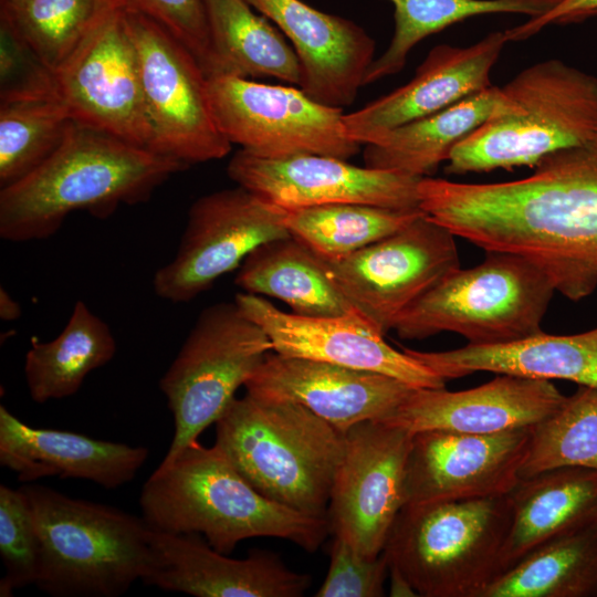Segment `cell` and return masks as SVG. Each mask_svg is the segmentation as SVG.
I'll list each match as a JSON object with an SVG mask.
<instances>
[{
    "label": "cell",
    "mask_w": 597,
    "mask_h": 597,
    "mask_svg": "<svg viewBox=\"0 0 597 597\" xmlns=\"http://www.w3.org/2000/svg\"><path fill=\"white\" fill-rule=\"evenodd\" d=\"M499 87H490L431 115L389 130L365 145L366 167L428 177L447 161L453 147L491 114Z\"/></svg>",
    "instance_id": "obj_28"
},
{
    "label": "cell",
    "mask_w": 597,
    "mask_h": 597,
    "mask_svg": "<svg viewBox=\"0 0 597 597\" xmlns=\"http://www.w3.org/2000/svg\"><path fill=\"white\" fill-rule=\"evenodd\" d=\"M186 165L122 138L74 123L38 168L0 190V237L28 242L52 237L66 217L98 219L122 205L147 201Z\"/></svg>",
    "instance_id": "obj_2"
},
{
    "label": "cell",
    "mask_w": 597,
    "mask_h": 597,
    "mask_svg": "<svg viewBox=\"0 0 597 597\" xmlns=\"http://www.w3.org/2000/svg\"><path fill=\"white\" fill-rule=\"evenodd\" d=\"M509 494L405 505L383 554L422 597H482L502 573Z\"/></svg>",
    "instance_id": "obj_7"
},
{
    "label": "cell",
    "mask_w": 597,
    "mask_h": 597,
    "mask_svg": "<svg viewBox=\"0 0 597 597\" xmlns=\"http://www.w3.org/2000/svg\"><path fill=\"white\" fill-rule=\"evenodd\" d=\"M421 210L484 251L527 258L577 302L597 289V134L552 153L532 175L470 184L423 177Z\"/></svg>",
    "instance_id": "obj_1"
},
{
    "label": "cell",
    "mask_w": 597,
    "mask_h": 597,
    "mask_svg": "<svg viewBox=\"0 0 597 597\" xmlns=\"http://www.w3.org/2000/svg\"><path fill=\"white\" fill-rule=\"evenodd\" d=\"M597 134V77L561 60L524 69L489 117L451 150L447 174L488 172L536 164Z\"/></svg>",
    "instance_id": "obj_4"
},
{
    "label": "cell",
    "mask_w": 597,
    "mask_h": 597,
    "mask_svg": "<svg viewBox=\"0 0 597 597\" xmlns=\"http://www.w3.org/2000/svg\"><path fill=\"white\" fill-rule=\"evenodd\" d=\"M291 41L301 65L298 87L317 103L344 108L364 85L375 40L352 20L301 0H247Z\"/></svg>",
    "instance_id": "obj_23"
},
{
    "label": "cell",
    "mask_w": 597,
    "mask_h": 597,
    "mask_svg": "<svg viewBox=\"0 0 597 597\" xmlns=\"http://www.w3.org/2000/svg\"><path fill=\"white\" fill-rule=\"evenodd\" d=\"M74 123L50 80L44 85L2 91L0 188L19 181L45 161Z\"/></svg>",
    "instance_id": "obj_32"
},
{
    "label": "cell",
    "mask_w": 597,
    "mask_h": 597,
    "mask_svg": "<svg viewBox=\"0 0 597 597\" xmlns=\"http://www.w3.org/2000/svg\"><path fill=\"white\" fill-rule=\"evenodd\" d=\"M389 575L387 558L359 555L346 541L334 536L326 577L316 597H381Z\"/></svg>",
    "instance_id": "obj_39"
},
{
    "label": "cell",
    "mask_w": 597,
    "mask_h": 597,
    "mask_svg": "<svg viewBox=\"0 0 597 597\" xmlns=\"http://www.w3.org/2000/svg\"><path fill=\"white\" fill-rule=\"evenodd\" d=\"M412 434L379 420L345 432V448L327 505L329 532L359 555L378 557L405 506V475Z\"/></svg>",
    "instance_id": "obj_15"
},
{
    "label": "cell",
    "mask_w": 597,
    "mask_h": 597,
    "mask_svg": "<svg viewBox=\"0 0 597 597\" xmlns=\"http://www.w3.org/2000/svg\"><path fill=\"white\" fill-rule=\"evenodd\" d=\"M17 1H20V0H1V2H17Z\"/></svg>",
    "instance_id": "obj_43"
},
{
    "label": "cell",
    "mask_w": 597,
    "mask_h": 597,
    "mask_svg": "<svg viewBox=\"0 0 597 597\" xmlns=\"http://www.w3.org/2000/svg\"><path fill=\"white\" fill-rule=\"evenodd\" d=\"M392 3L395 29L385 52L370 64L364 85L399 73L410 51L425 38L468 18L520 13L531 18L551 10L559 0H387Z\"/></svg>",
    "instance_id": "obj_34"
},
{
    "label": "cell",
    "mask_w": 597,
    "mask_h": 597,
    "mask_svg": "<svg viewBox=\"0 0 597 597\" xmlns=\"http://www.w3.org/2000/svg\"><path fill=\"white\" fill-rule=\"evenodd\" d=\"M390 596H418L408 582L396 570L389 569Z\"/></svg>",
    "instance_id": "obj_42"
},
{
    "label": "cell",
    "mask_w": 597,
    "mask_h": 597,
    "mask_svg": "<svg viewBox=\"0 0 597 597\" xmlns=\"http://www.w3.org/2000/svg\"><path fill=\"white\" fill-rule=\"evenodd\" d=\"M116 341L109 326L83 301H77L63 331L50 342L31 339L24 376L38 404L70 397L86 376L111 362Z\"/></svg>",
    "instance_id": "obj_29"
},
{
    "label": "cell",
    "mask_w": 597,
    "mask_h": 597,
    "mask_svg": "<svg viewBox=\"0 0 597 597\" xmlns=\"http://www.w3.org/2000/svg\"><path fill=\"white\" fill-rule=\"evenodd\" d=\"M511 523L502 572L535 547L597 522V471L562 467L520 479L509 493Z\"/></svg>",
    "instance_id": "obj_26"
},
{
    "label": "cell",
    "mask_w": 597,
    "mask_h": 597,
    "mask_svg": "<svg viewBox=\"0 0 597 597\" xmlns=\"http://www.w3.org/2000/svg\"><path fill=\"white\" fill-rule=\"evenodd\" d=\"M126 11L139 13L160 25L196 57L206 76L219 75L211 42L206 0H111Z\"/></svg>",
    "instance_id": "obj_38"
},
{
    "label": "cell",
    "mask_w": 597,
    "mask_h": 597,
    "mask_svg": "<svg viewBox=\"0 0 597 597\" xmlns=\"http://www.w3.org/2000/svg\"><path fill=\"white\" fill-rule=\"evenodd\" d=\"M49 76L75 123L154 151L138 57L121 7L109 3Z\"/></svg>",
    "instance_id": "obj_12"
},
{
    "label": "cell",
    "mask_w": 597,
    "mask_h": 597,
    "mask_svg": "<svg viewBox=\"0 0 597 597\" xmlns=\"http://www.w3.org/2000/svg\"><path fill=\"white\" fill-rule=\"evenodd\" d=\"M425 213L420 208L331 203L286 210L285 224L317 256L335 259L397 232Z\"/></svg>",
    "instance_id": "obj_33"
},
{
    "label": "cell",
    "mask_w": 597,
    "mask_h": 597,
    "mask_svg": "<svg viewBox=\"0 0 597 597\" xmlns=\"http://www.w3.org/2000/svg\"><path fill=\"white\" fill-rule=\"evenodd\" d=\"M251 396L300 404L346 432L390 415L415 387L379 373L269 353L247 380Z\"/></svg>",
    "instance_id": "obj_19"
},
{
    "label": "cell",
    "mask_w": 597,
    "mask_h": 597,
    "mask_svg": "<svg viewBox=\"0 0 597 597\" xmlns=\"http://www.w3.org/2000/svg\"><path fill=\"white\" fill-rule=\"evenodd\" d=\"M147 458L145 447L30 427L0 406V464L15 472L21 482L59 476L111 490L132 481Z\"/></svg>",
    "instance_id": "obj_24"
},
{
    "label": "cell",
    "mask_w": 597,
    "mask_h": 597,
    "mask_svg": "<svg viewBox=\"0 0 597 597\" xmlns=\"http://www.w3.org/2000/svg\"><path fill=\"white\" fill-rule=\"evenodd\" d=\"M482 262L457 269L413 301L394 331L404 339L451 332L474 345L505 344L542 331L556 292L548 275L525 256L485 251Z\"/></svg>",
    "instance_id": "obj_8"
},
{
    "label": "cell",
    "mask_w": 597,
    "mask_h": 597,
    "mask_svg": "<svg viewBox=\"0 0 597 597\" xmlns=\"http://www.w3.org/2000/svg\"><path fill=\"white\" fill-rule=\"evenodd\" d=\"M454 237L425 213L360 250L318 259L337 289L385 336L406 307L461 268Z\"/></svg>",
    "instance_id": "obj_13"
},
{
    "label": "cell",
    "mask_w": 597,
    "mask_h": 597,
    "mask_svg": "<svg viewBox=\"0 0 597 597\" xmlns=\"http://www.w3.org/2000/svg\"><path fill=\"white\" fill-rule=\"evenodd\" d=\"M208 94L222 135L252 155L347 160L359 150L345 132L343 108L317 103L301 88L219 75L208 78Z\"/></svg>",
    "instance_id": "obj_11"
},
{
    "label": "cell",
    "mask_w": 597,
    "mask_h": 597,
    "mask_svg": "<svg viewBox=\"0 0 597 597\" xmlns=\"http://www.w3.org/2000/svg\"><path fill=\"white\" fill-rule=\"evenodd\" d=\"M124 12L138 57L153 150L187 167L226 157L232 144L217 126L208 77L196 57L153 20Z\"/></svg>",
    "instance_id": "obj_10"
},
{
    "label": "cell",
    "mask_w": 597,
    "mask_h": 597,
    "mask_svg": "<svg viewBox=\"0 0 597 597\" xmlns=\"http://www.w3.org/2000/svg\"><path fill=\"white\" fill-rule=\"evenodd\" d=\"M401 349L446 381L490 371L597 388V327L570 335L541 332L505 344H468L442 352Z\"/></svg>",
    "instance_id": "obj_25"
},
{
    "label": "cell",
    "mask_w": 597,
    "mask_h": 597,
    "mask_svg": "<svg viewBox=\"0 0 597 597\" xmlns=\"http://www.w3.org/2000/svg\"><path fill=\"white\" fill-rule=\"evenodd\" d=\"M111 0L1 2V17L40 64L53 72L91 30Z\"/></svg>",
    "instance_id": "obj_36"
},
{
    "label": "cell",
    "mask_w": 597,
    "mask_h": 597,
    "mask_svg": "<svg viewBox=\"0 0 597 597\" xmlns=\"http://www.w3.org/2000/svg\"><path fill=\"white\" fill-rule=\"evenodd\" d=\"M530 440L531 427L493 434L413 433L405 505L509 494L520 480Z\"/></svg>",
    "instance_id": "obj_17"
},
{
    "label": "cell",
    "mask_w": 597,
    "mask_h": 597,
    "mask_svg": "<svg viewBox=\"0 0 597 597\" xmlns=\"http://www.w3.org/2000/svg\"><path fill=\"white\" fill-rule=\"evenodd\" d=\"M142 582L196 597H301L310 574L290 569L270 551L237 559L219 553L199 534L151 528L150 558Z\"/></svg>",
    "instance_id": "obj_20"
},
{
    "label": "cell",
    "mask_w": 597,
    "mask_h": 597,
    "mask_svg": "<svg viewBox=\"0 0 597 597\" xmlns=\"http://www.w3.org/2000/svg\"><path fill=\"white\" fill-rule=\"evenodd\" d=\"M482 597H597V522L535 547Z\"/></svg>",
    "instance_id": "obj_31"
},
{
    "label": "cell",
    "mask_w": 597,
    "mask_h": 597,
    "mask_svg": "<svg viewBox=\"0 0 597 597\" xmlns=\"http://www.w3.org/2000/svg\"><path fill=\"white\" fill-rule=\"evenodd\" d=\"M206 8L219 75L274 77L300 85L301 65L293 46L247 0H206Z\"/></svg>",
    "instance_id": "obj_30"
},
{
    "label": "cell",
    "mask_w": 597,
    "mask_h": 597,
    "mask_svg": "<svg viewBox=\"0 0 597 597\" xmlns=\"http://www.w3.org/2000/svg\"><path fill=\"white\" fill-rule=\"evenodd\" d=\"M0 555L4 576L0 596L36 584L41 544L28 496L21 488L0 485Z\"/></svg>",
    "instance_id": "obj_37"
},
{
    "label": "cell",
    "mask_w": 597,
    "mask_h": 597,
    "mask_svg": "<svg viewBox=\"0 0 597 597\" xmlns=\"http://www.w3.org/2000/svg\"><path fill=\"white\" fill-rule=\"evenodd\" d=\"M227 174L238 186L285 210L331 203L420 208L421 178L359 167L332 156L271 159L240 149L230 159Z\"/></svg>",
    "instance_id": "obj_16"
},
{
    "label": "cell",
    "mask_w": 597,
    "mask_h": 597,
    "mask_svg": "<svg viewBox=\"0 0 597 597\" xmlns=\"http://www.w3.org/2000/svg\"><path fill=\"white\" fill-rule=\"evenodd\" d=\"M20 488L40 537L39 589L54 597H118L143 579L151 535L143 516L44 485Z\"/></svg>",
    "instance_id": "obj_6"
},
{
    "label": "cell",
    "mask_w": 597,
    "mask_h": 597,
    "mask_svg": "<svg viewBox=\"0 0 597 597\" xmlns=\"http://www.w3.org/2000/svg\"><path fill=\"white\" fill-rule=\"evenodd\" d=\"M139 505L150 528L201 534L230 554L244 540L268 536L315 552L329 533L327 517L286 507L260 493L213 444L198 441L145 482Z\"/></svg>",
    "instance_id": "obj_3"
},
{
    "label": "cell",
    "mask_w": 597,
    "mask_h": 597,
    "mask_svg": "<svg viewBox=\"0 0 597 597\" xmlns=\"http://www.w3.org/2000/svg\"><path fill=\"white\" fill-rule=\"evenodd\" d=\"M273 352L272 343L235 302L207 306L159 381L174 417L170 463L226 411L240 386Z\"/></svg>",
    "instance_id": "obj_9"
},
{
    "label": "cell",
    "mask_w": 597,
    "mask_h": 597,
    "mask_svg": "<svg viewBox=\"0 0 597 597\" xmlns=\"http://www.w3.org/2000/svg\"><path fill=\"white\" fill-rule=\"evenodd\" d=\"M565 398L551 380L498 374L489 383L460 391L412 388L379 421L411 433L441 430L493 434L541 422Z\"/></svg>",
    "instance_id": "obj_21"
},
{
    "label": "cell",
    "mask_w": 597,
    "mask_h": 597,
    "mask_svg": "<svg viewBox=\"0 0 597 597\" xmlns=\"http://www.w3.org/2000/svg\"><path fill=\"white\" fill-rule=\"evenodd\" d=\"M562 467L597 471V388L578 386L552 415L531 427L520 479Z\"/></svg>",
    "instance_id": "obj_35"
},
{
    "label": "cell",
    "mask_w": 597,
    "mask_h": 597,
    "mask_svg": "<svg viewBox=\"0 0 597 597\" xmlns=\"http://www.w3.org/2000/svg\"><path fill=\"white\" fill-rule=\"evenodd\" d=\"M21 316L20 304L3 287L0 289V317L3 321H15Z\"/></svg>",
    "instance_id": "obj_41"
},
{
    "label": "cell",
    "mask_w": 597,
    "mask_h": 597,
    "mask_svg": "<svg viewBox=\"0 0 597 597\" xmlns=\"http://www.w3.org/2000/svg\"><path fill=\"white\" fill-rule=\"evenodd\" d=\"M597 17V0H559L547 12L505 30L506 40L523 41L552 24H570Z\"/></svg>",
    "instance_id": "obj_40"
},
{
    "label": "cell",
    "mask_w": 597,
    "mask_h": 597,
    "mask_svg": "<svg viewBox=\"0 0 597 597\" xmlns=\"http://www.w3.org/2000/svg\"><path fill=\"white\" fill-rule=\"evenodd\" d=\"M285 213L241 186L198 198L174 259L154 275V292L172 303L192 301L263 243L291 235Z\"/></svg>",
    "instance_id": "obj_14"
},
{
    "label": "cell",
    "mask_w": 597,
    "mask_h": 597,
    "mask_svg": "<svg viewBox=\"0 0 597 597\" xmlns=\"http://www.w3.org/2000/svg\"><path fill=\"white\" fill-rule=\"evenodd\" d=\"M241 312L269 336L273 352L379 373L415 388H443L446 380L422 363L391 347L358 315L308 317L285 313L263 296L238 293Z\"/></svg>",
    "instance_id": "obj_18"
},
{
    "label": "cell",
    "mask_w": 597,
    "mask_h": 597,
    "mask_svg": "<svg viewBox=\"0 0 597 597\" xmlns=\"http://www.w3.org/2000/svg\"><path fill=\"white\" fill-rule=\"evenodd\" d=\"M506 42L505 31H495L469 46H434L407 84L344 114L347 136L359 145L375 143L391 129L490 87L491 70Z\"/></svg>",
    "instance_id": "obj_22"
},
{
    "label": "cell",
    "mask_w": 597,
    "mask_h": 597,
    "mask_svg": "<svg viewBox=\"0 0 597 597\" xmlns=\"http://www.w3.org/2000/svg\"><path fill=\"white\" fill-rule=\"evenodd\" d=\"M234 283L245 293L283 301L297 315L363 317L328 277L318 256L292 235L253 250L239 266Z\"/></svg>",
    "instance_id": "obj_27"
},
{
    "label": "cell",
    "mask_w": 597,
    "mask_h": 597,
    "mask_svg": "<svg viewBox=\"0 0 597 597\" xmlns=\"http://www.w3.org/2000/svg\"><path fill=\"white\" fill-rule=\"evenodd\" d=\"M216 425L214 444L264 496L297 512L327 517L345 433L306 407L234 398Z\"/></svg>",
    "instance_id": "obj_5"
}]
</instances>
